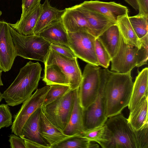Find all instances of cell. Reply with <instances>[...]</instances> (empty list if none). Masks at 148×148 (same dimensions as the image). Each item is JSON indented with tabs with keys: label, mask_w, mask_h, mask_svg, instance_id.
<instances>
[{
	"label": "cell",
	"mask_w": 148,
	"mask_h": 148,
	"mask_svg": "<svg viewBox=\"0 0 148 148\" xmlns=\"http://www.w3.org/2000/svg\"><path fill=\"white\" fill-rule=\"evenodd\" d=\"M100 76L103 87L106 115L108 118L121 113L128 106L134 82L131 72L121 73L101 68Z\"/></svg>",
	"instance_id": "obj_1"
},
{
	"label": "cell",
	"mask_w": 148,
	"mask_h": 148,
	"mask_svg": "<svg viewBox=\"0 0 148 148\" xmlns=\"http://www.w3.org/2000/svg\"><path fill=\"white\" fill-rule=\"evenodd\" d=\"M42 70L39 62L31 61L21 68L14 81L2 93L6 104L17 106L30 96L38 86Z\"/></svg>",
	"instance_id": "obj_2"
},
{
	"label": "cell",
	"mask_w": 148,
	"mask_h": 148,
	"mask_svg": "<svg viewBox=\"0 0 148 148\" xmlns=\"http://www.w3.org/2000/svg\"><path fill=\"white\" fill-rule=\"evenodd\" d=\"M9 28L18 56L44 63L50 49L51 43L38 35L25 36L18 33L10 25Z\"/></svg>",
	"instance_id": "obj_3"
},
{
	"label": "cell",
	"mask_w": 148,
	"mask_h": 148,
	"mask_svg": "<svg viewBox=\"0 0 148 148\" xmlns=\"http://www.w3.org/2000/svg\"><path fill=\"white\" fill-rule=\"evenodd\" d=\"M105 123L111 135L108 148H139L138 130L121 113L108 118Z\"/></svg>",
	"instance_id": "obj_4"
},
{
	"label": "cell",
	"mask_w": 148,
	"mask_h": 148,
	"mask_svg": "<svg viewBox=\"0 0 148 148\" xmlns=\"http://www.w3.org/2000/svg\"><path fill=\"white\" fill-rule=\"evenodd\" d=\"M75 90H70L63 96L41 106L42 111L48 120L62 131L69 121L72 111Z\"/></svg>",
	"instance_id": "obj_5"
},
{
	"label": "cell",
	"mask_w": 148,
	"mask_h": 148,
	"mask_svg": "<svg viewBox=\"0 0 148 148\" xmlns=\"http://www.w3.org/2000/svg\"><path fill=\"white\" fill-rule=\"evenodd\" d=\"M99 66L88 63L85 66L78 94L83 109L87 108L96 99L99 89L100 79Z\"/></svg>",
	"instance_id": "obj_6"
},
{
	"label": "cell",
	"mask_w": 148,
	"mask_h": 148,
	"mask_svg": "<svg viewBox=\"0 0 148 148\" xmlns=\"http://www.w3.org/2000/svg\"><path fill=\"white\" fill-rule=\"evenodd\" d=\"M68 34L69 47L77 58L88 63L99 66L95 51L96 38L84 31L68 32Z\"/></svg>",
	"instance_id": "obj_7"
},
{
	"label": "cell",
	"mask_w": 148,
	"mask_h": 148,
	"mask_svg": "<svg viewBox=\"0 0 148 148\" xmlns=\"http://www.w3.org/2000/svg\"><path fill=\"white\" fill-rule=\"evenodd\" d=\"M50 87V85L37 89L25 101L19 110L14 116V120L11 127L12 133L19 136L23 127L29 118L43 103L45 96Z\"/></svg>",
	"instance_id": "obj_8"
},
{
	"label": "cell",
	"mask_w": 148,
	"mask_h": 148,
	"mask_svg": "<svg viewBox=\"0 0 148 148\" xmlns=\"http://www.w3.org/2000/svg\"><path fill=\"white\" fill-rule=\"evenodd\" d=\"M77 59L68 58L50 48L44 64L45 66L57 65L68 79L71 90H74L79 87L82 77Z\"/></svg>",
	"instance_id": "obj_9"
},
{
	"label": "cell",
	"mask_w": 148,
	"mask_h": 148,
	"mask_svg": "<svg viewBox=\"0 0 148 148\" xmlns=\"http://www.w3.org/2000/svg\"><path fill=\"white\" fill-rule=\"evenodd\" d=\"M138 49L125 43L122 37L117 52L111 59V71L121 73L131 72L137 65Z\"/></svg>",
	"instance_id": "obj_10"
},
{
	"label": "cell",
	"mask_w": 148,
	"mask_h": 148,
	"mask_svg": "<svg viewBox=\"0 0 148 148\" xmlns=\"http://www.w3.org/2000/svg\"><path fill=\"white\" fill-rule=\"evenodd\" d=\"M82 112L85 131L90 130L104 124L108 119L105 113L103 87L101 82L99 93L96 99L86 109H82Z\"/></svg>",
	"instance_id": "obj_11"
},
{
	"label": "cell",
	"mask_w": 148,
	"mask_h": 148,
	"mask_svg": "<svg viewBox=\"0 0 148 148\" xmlns=\"http://www.w3.org/2000/svg\"><path fill=\"white\" fill-rule=\"evenodd\" d=\"M8 23L0 21V69L6 72L11 69L18 56Z\"/></svg>",
	"instance_id": "obj_12"
},
{
	"label": "cell",
	"mask_w": 148,
	"mask_h": 148,
	"mask_svg": "<svg viewBox=\"0 0 148 148\" xmlns=\"http://www.w3.org/2000/svg\"><path fill=\"white\" fill-rule=\"evenodd\" d=\"M82 7L101 14L116 22L118 18L128 13L127 8L114 2L85 1L79 4Z\"/></svg>",
	"instance_id": "obj_13"
},
{
	"label": "cell",
	"mask_w": 148,
	"mask_h": 148,
	"mask_svg": "<svg viewBox=\"0 0 148 148\" xmlns=\"http://www.w3.org/2000/svg\"><path fill=\"white\" fill-rule=\"evenodd\" d=\"M65 9L62 20L68 32L84 31L91 34L87 20L77 5Z\"/></svg>",
	"instance_id": "obj_14"
},
{
	"label": "cell",
	"mask_w": 148,
	"mask_h": 148,
	"mask_svg": "<svg viewBox=\"0 0 148 148\" xmlns=\"http://www.w3.org/2000/svg\"><path fill=\"white\" fill-rule=\"evenodd\" d=\"M42 111L41 106L29 118L23 127L19 136L24 140L36 142L46 148H51L50 145L41 136L40 132V120Z\"/></svg>",
	"instance_id": "obj_15"
},
{
	"label": "cell",
	"mask_w": 148,
	"mask_h": 148,
	"mask_svg": "<svg viewBox=\"0 0 148 148\" xmlns=\"http://www.w3.org/2000/svg\"><path fill=\"white\" fill-rule=\"evenodd\" d=\"M77 5L87 20L91 34L96 38L110 26L116 23L115 22L101 14L87 10L79 4Z\"/></svg>",
	"instance_id": "obj_16"
},
{
	"label": "cell",
	"mask_w": 148,
	"mask_h": 148,
	"mask_svg": "<svg viewBox=\"0 0 148 148\" xmlns=\"http://www.w3.org/2000/svg\"><path fill=\"white\" fill-rule=\"evenodd\" d=\"M74 101L69 121L63 131L69 136L81 135L85 131L83 121L82 108L79 102L78 88L75 90Z\"/></svg>",
	"instance_id": "obj_17"
},
{
	"label": "cell",
	"mask_w": 148,
	"mask_h": 148,
	"mask_svg": "<svg viewBox=\"0 0 148 148\" xmlns=\"http://www.w3.org/2000/svg\"><path fill=\"white\" fill-rule=\"evenodd\" d=\"M36 35L42 37L51 44H60L69 47L68 32L62 19L53 23Z\"/></svg>",
	"instance_id": "obj_18"
},
{
	"label": "cell",
	"mask_w": 148,
	"mask_h": 148,
	"mask_svg": "<svg viewBox=\"0 0 148 148\" xmlns=\"http://www.w3.org/2000/svg\"><path fill=\"white\" fill-rule=\"evenodd\" d=\"M65 9L60 10L51 6L49 0L42 4V10L34 31L36 34L53 23L62 19Z\"/></svg>",
	"instance_id": "obj_19"
},
{
	"label": "cell",
	"mask_w": 148,
	"mask_h": 148,
	"mask_svg": "<svg viewBox=\"0 0 148 148\" xmlns=\"http://www.w3.org/2000/svg\"><path fill=\"white\" fill-rule=\"evenodd\" d=\"M39 125L41 135L49 144L51 148L53 145L72 136L65 134L62 130L52 124L42 111Z\"/></svg>",
	"instance_id": "obj_20"
},
{
	"label": "cell",
	"mask_w": 148,
	"mask_h": 148,
	"mask_svg": "<svg viewBox=\"0 0 148 148\" xmlns=\"http://www.w3.org/2000/svg\"><path fill=\"white\" fill-rule=\"evenodd\" d=\"M148 68L146 67L138 72L133 83L131 98L129 104V109L132 112L145 96H148Z\"/></svg>",
	"instance_id": "obj_21"
},
{
	"label": "cell",
	"mask_w": 148,
	"mask_h": 148,
	"mask_svg": "<svg viewBox=\"0 0 148 148\" xmlns=\"http://www.w3.org/2000/svg\"><path fill=\"white\" fill-rule=\"evenodd\" d=\"M42 10V4L30 11L14 24L9 25L19 34L25 36L34 34V31Z\"/></svg>",
	"instance_id": "obj_22"
},
{
	"label": "cell",
	"mask_w": 148,
	"mask_h": 148,
	"mask_svg": "<svg viewBox=\"0 0 148 148\" xmlns=\"http://www.w3.org/2000/svg\"><path fill=\"white\" fill-rule=\"evenodd\" d=\"M122 37L116 23L110 26L96 38L102 43L112 59L117 52Z\"/></svg>",
	"instance_id": "obj_23"
},
{
	"label": "cell",
	"mask_w": 148,
	"mask_h": 148,
	"mask_svg": "<svg viewBox=\"0 0 148 148\" xmlns=\"http://www.w3.org/2000/svg\"><path fill=\"white\" fill-rule=\"evenodd\" d=\"M148 96H144L134 110L130 112L127 119L134 130H139L148 123Z\"/></svg>",
	"instance_id": "obj_24"
},
{
	"label": "cell",
	"mask_w": 148,
	"mask_h": 148,
	"mask_svg": "<svg viewBox=\"0 0 148 148\" xmlns=\"http://www.w3.org/2000/svg\"><path fill=\"white\" fill-rule=\"evenodd\" d=\"M80 136L86 140L97 143L103 148H108L111 139L110 132L105 123L85 131Z\"/></svg>",
	"instance_id": "obj_25"
},
{
	"label": "cell",
	"mask_w": 148,
	"mask_h": 148,
	"mask_svg": "<svg viewBox=\"0 0 148 148\" xmlns=\"http://www.w3.org/2000/svg\"><path fill=\"white\" fill-rule=\"evenodd\" d=\"M116 23L124 42L127 44L140 48L141 42L130 23L128 13L119 17Z\"/></svg>",
	"instance_id": "obj_26"
},
{
	"label": "cell",
	"mask_w": 148,
	"mask_h": 148,
	"mask_svg": "<svg viewBox=\"0 0 148 148\" xmlns=\"http://www.w3.org/2000/svg\"><path fill=\"white\" fill-rule=\"evenodd\" d=\"M42 80L46 85L60 84L70 86L66 76L59 67L55 64L45 66Z\"/></svg>",
	"instance_id": "obj_27"
},
{
	"label": "cell",
	"mask_w": 148,
	"mask_h": 148,
	"mask_svg": "<svg viewBox=\"0 0 148 148\" xmlns=\"http://www.w3.org/2000/svg\"><path fill=\"white\" fill-rule=\"evenodd\" d=\"M99 145L86 140L80 135L71 136L51 147V148H98Z\"/></svg>",
	"instance_id": "obj_28"
},
{
	"label": "cell",
	"mask_w": 148,
	"mask_h": 148,
	"mask_svg": "<svg viewBox=\"0 0 148 148\" xmlns=\"http://www.w3.org/2000/svg\"><path fill=\"white\" fill-rule=\"evenodd\" d=\"M130 23L136 34L140 39L148 34V15L129 16Z\"/></svg>",
	"instance_id": "obj_29"
},
{
	"label": "cell",
	"mask_w": 148,
	"mask_h": 148,
	"mask_svg": "<svg viewBox=\"0 0 148 148\" xmlns=\"http://www.w3.org/2000/svg\"><path fill=\"white\" fill-rule=\"evenodd\" d=\"M47 92L42 105H46L65 95L71 90L70 86L60 84H53Z\"/></svg>",
	"instance_id": "obj_30"
},
{
	"label": "cell",
	"mask_w": 148,
	"mask_h": 148,
	"mask_svg": "<svg viewBox=\"0 0 148 148\" xmlns=\"http://www.w3.org/2000/svg\"><path fill=\"white\" fill-rule=\"evenodd\" d=\"M95 53L99 66L107 69L112 59L104 46L97 38L95 39Z\"/></svg>",
	"instance_id": "obj_31"
},
{
	"label": "cell",
	"mask_w": 148,
	"mask_h": 148,
	"mask_svg": "<svg viewBox=\"0 0 148 148\" xmlns=\"http://www.w3.org/2000/svg\"><path fill=\"white\" fill-rule=\"evenodd\" d=\"M141 42L138 49L136 67H139L147 64L148 55V34L140 39Z\"/></svg>",
	"instance_id": "obj_32"
},
{
	"label": "cell",
	"mask_w": 148,
	"mask_h": 148,
	"mask_svg": "<svg viewBox=\"0 0 148 148\" xmlns=\"http://www.w3.org/2000/svg\"><path fill=\"white\" fill-rule=\"evenodd\" d=\"M8 106L7 104H0V130L12 125V116Z\"/></svg>",
	"instance_id": "obj_33"
},
{
	"label": "cell",
	"mask_w": 148,
	"mask_h": 148,
	"mask_svg": "<svg viewBox=\"0 0 148 148\" xmlns=\"http://www.w3.org/2000/svg\"><path fill=\"white\" fill-rule=\"evenodd\" d=\"M50 48L58 53L71 59L77 58L73 51L69 47L58 44H51Z\"/></svg>",
	"instance_id": "obj_34"
},
{
	"label": "cell",
	"mask_w": 148,
	"mask_h": 148,
	"mask_svg": "<svg viewBox=\"0 0 148 148\" xmlns=\"http://www.w3.org/2000/svg\"><path fill=\"white\" fill-rule=\"evenodd\" d=\"M41 0H22V12L20 18H22L28 13L40 4Z\"/></svg>",
	"instance_id": "obj_35"
},
{
	"label": "cell",
	"mask_w": 148,
	"mask_h": 148,
	"mask_svg": "<svg viewBox=\"0 0 148 148\" xmlns=\"http://www.w3.org/2000/svg\"><path fill=\"white\" fill-rule=\"evenodd\" d=\"M138 130L140 148H148V123Z\"/></svg>",
	"instance_id": "obj_36"
},
{
	"label": "cell",
	"mask_w": 148,
	"mask_h": 148,
	"mask_svg": "<svg viewBox=\"0 0 148 148\" xmlns=\"http://www.w3.org/2000/svg\"><path fill=\"white\" fill-rule=\"evenodd\" d=\"M9 142L11 148H26L24 140L14 134L9 136Z\"/></svg>",
	"instance_id": "obj_37"
},
{
	"label": "cell",
	"mask_w": 148,
	"mask_h": 148,
	"mask_svg": "<svg viewBox=\"0 0 148 148\" xmlns=\"http://www.w3.org/2000/svg\"><path fill=\"white\" fill-rule=\"evenodd\" d=\"M138 4V16L148 15V0H137Z\"/></svg>",
	"instance_id": "obj_38"
},
{
	"label": "cell",
	"mask_w": 148,
	"mask_h": 148,
	"mask_svg": "<svg viewBox=\"0 0 148 148\" xmlns=\"http://www.w3.org/2000/svg\"><path fill=\"white\" fill-rule=\"evenodd\" d=\"M26 148H46L45 147L36 142L24 140Z\"/></svg>",
	"instance_id": "obj_39"
},
{
	"label": "cell",
	"mask_w": 148,
	"mask_h": 148,
	"mask_svg": "<svg viewBox=\"0 0 148 148\" xmlns=\"http://www.w3.org/2000/svg\"><path fill=\"white\" fill-rule=\"evenodd\" d=\"M135 10H138L139 7L137 0H124Z\"/></svg>",
	"instance_id": "obj_40"
},
{
	"label": "cell",
	"mask_w": 148,
	"mask_h": 148,
	"mask_svg": "<svg viewBox=\"0 0 148 148\" xmlns=\"http://www.w3.org/2000/svg\"><path fill=\"white\" fill-rule=\"evenodd\" d=\"M3 71L0 69V86H3V84L1 79V76Z\"/></svg>",
	"instance_id": "obj_41"
},
{
	"label": "cell",
	"mask_w": 148,
	"mask_h": 148,
	"mask_svg": "<svg viewBox=\"0 0 148 148\" xmlns=\"http://www.w3.org/2000/svg\"><path fill=\"white\" fill-rule=\"evenodd\" d=\"M3 99V94L0 92V103Z\"/></svg>",
	"instance_id": "obj_42"
},
{
	"label": "cell",
	"mask_w": 148,
	"mask_h": 148,
	"mask_svg": "<svg viewBox=\"0 0 148 148\" xmlns=\"http://www.w3.org/2000/svg\"><path fill=\"white\" fill-rule=\"evenodd\" d=\"M2 14V12L0 10V16Z\"/></svg>",
	"instance_id": "obj_43"
}]
</instances>
